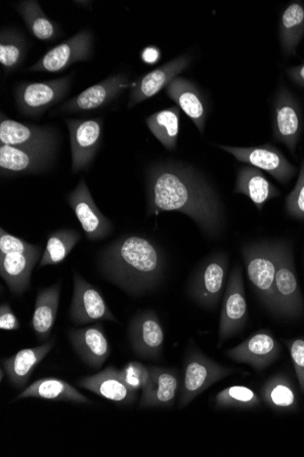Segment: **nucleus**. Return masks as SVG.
I'll return each mask as SVG.
<instances>
[{
    "instance_id": "2f4dec72",
    "label": "nucleus",
    "mask_w": 304,
    "mask_h": 457,
    "mask_svg": "<svg viewBox=\"0 0 304 457\" xmlns=\"http://www.w3.org/2000/svg\"><path fill=\"white\" fill-rule=\"evenodd\" d=\"M304 35V6L300 3L290 4L283 12L280 24V37L284 54L294 55Z\"/></svg>"
},
{
    "instance_id": "ea45409f",
    "label": "nucleus",
    "mask_w": 304,
    "mask_h": 457,
    "mask_svg": "<svg viewBox=\"0 0 304 457\" xmlns=\"http://www.w3.org/2000/svg\"><path fill=\"white\" fill-rule=\"evenodd\" d=\"M291 355L295 365L300 386L304 392V340H295L291 345Z\"/></svg>"
},
{
    "instance_id": "c9c22d12",
    "label": "nucleus",
    "mask_w": 304,
    "mask_h": 457,
    "mask_svg": "<svg viewBox=\"0 0 304 457\" xmlns=\"http://www.w3.org/2000/svg\"><path fill=\"white\" fill-rule=\"evenodd\" d=\"M123 382L136 392L143 391L150 378V370L141 362H128L119 370Z\"/></svg>"
},
{
    "instance_id": "412c9836",
    "label": "nucleus",
    "mask_w": 304,
    "mask_h": 457,
    "mask_svg": "<svg viewBox=\"0 0 304 457\" xmlns=\"http://www.w3.org/2000/svg\"><path fill=\"white\" fill-rule=\"evenodd\" d=\"M78 385L105 399L124 405L134 403L138 396L137 392L130 389L123 382L119 376V370L112 366L94 376L83 378Z\"/></svg>"
},
{
    "instance_id": "5701e85b",
    "label": "nucleus",
    "mask_w": 304,
    "mask_h": 457,
    "mask_svg": "<svg viewBox=\"0 0 304 457\" xmlns=\"http://www.w3.org/2000/svg\"><path fill=\"white\" fill-rule=\"evenodd\" d=\"M277 345L267 332L256 335L226 352L227 356L239 363L249 364L259 370L267 366L276 355Z\"/></svg>"
},
{
    "instance_id": "423d86ee",
    "label": "nucleus",
    "mask_w": 304,
    "mask_h": 457,
    "mask_svg": "<svg viewBox=\"0 0 304 457\" xmlns=\"http://www.w3.org/2000/svg\"><path fill=\"white\" fill-rule=\"evenodd\" d=\"M71 75L41 82H23L15 96L20 112L30 117H38L62 101L70 88Z\"/></svg>"
},
{
    "instance_id": "cd10ccee",
    "label": "nucleus",
    "mask_w": 304,
    "mask_h": 457,
    "mask_svg": "<svg viewBox=\"0 0 304 457\" xmlns=\"http://www.w3.org/2000/svg\"><path fill=\"white\" fill-rule=\"evenodd\" d=\"M234 192L248 196L259 212L268 200L280 195L279 190L267 179L263 172L252 165L240 170Z\"/></svg>"
},
{
    "instance_id": "4be33fe9",
    "label": "nucleus",
    "mask_w": 304,
    "mask_h": 457,
    "mask_svg": "<svg viewBox=\"0 0 304 457\" xmlns=\"http://www.w3.org/2000/svg\"><path fill=\"white\" fill-rule=\"evenodd\" d=\"M41 257V249L32 253H12L0 256V275L15 296L29 288L32 270Z\"/></svg>"
},
{
    "instance_id": "aec40b11",
    "label": "nucleus",
    "mask_w": 304,
    "mask_h": 457,
    "mask_svg": "<svg viewBox=\"0 0 304 457\" xmlns=\"http://www.w3.org/2000/svg\"><path fill=\"white\" fill-rule=\"evenodd\" d=\"M150 378L143 390L140 408L172 407L181 384L178 373L171 369L150 366Z\"/></svg>"
},
{
    "instance_id": "b1692460",
    "label": "nucleus",
    "mask_w": 304,
    "mask_h": 457,
    "mask_svg": "<svg viewBox=\"0 0 304 457\" xmlns=\"http://www.w3.org/2000/svg\"><path fill=\"white\" fill-rule=\"evenodd\" d=\"M275 296L279 312L291 315L300 310L301 303L297 278L289 251L283 245L275 275Z\"/></svg>"
},
{
    "instance_id": "4c0bfd02",
    "label": "nucleus",
    "mask_w": 304,
    "mask_h": 457,
    "mask_svg": "<svg viewBox=\"0 0 304 457\" xmlns=\"http://www.w3.org/2000/svg\"><path fill=\"white\" fill-rule=\"evenodd\" d=\"M286 211L290 216L304 220V159L296 186L286 198Z\"/></svg>"
},
{
    "instance_id": "6e6552de",
    "label": "nucleus",
    "mask_w": 304,
    "mask_h": 457,
    "mask_svg": "<svg viewBox=\"0 0 304 457\" xmlns=\"http://www.w3.org/2000/svg\"><path fill=\"white\" fill-rule=\"evenodd\" d=\"M94 56V34L84 29L51 49L29 71L60 72L75 62L90 61Z\"/></svg>"
},
{
    "instance_id": "1a4fd4ad",
    "label": "nucleus",
    "mask_w": 304,
    "mask_h": 457,
    "mask_svg": "<svg viewBox=\"0 0 304 457\" xmlns=\"http://www.w3.org/2000/svg\"><path fill=\"white\" fill-rule=\"evenodd\" d=\"M74 292L70 317L75 325L82 326L97 320L117 321L99 290L74 273Z\"/></svg>"
},
{
    "instance_id": "f257e3e1",
    "label": "nucleus",
    "mask_w": 304,
    "mask_h": 457,
    "mask_svg": "<svg viewBox=\"0 0 304 457\" xmlns=\"http://www.w3.org/2000/svg\"><path fill=\"white\" fill-rule=\"evenodd\" d=\"M149 213L178 212L189 218L209 237H218L225 227L222 202L191 166L166 162L148 171Z\"/></svg>"
},
{
    "instance_id": "c85d7f7f",
    "label": "nucleus",
    "mask_w": 304,
    "mask_h": 457,
    "mask_svg": "<svg viewBox=\"0 0 304 457\" xmlns=\"http://www.w3.org/2000/svg\"><path fill=\"white\" fill-rule=\"evenodd\" d=\"M37 398L51 401L72 402L93 404V402L81 395L67 382L58 378H45L36 381L17 397V399Z\"/></svg>"
},
{
    "instance_id": "2eb2a0df",
    "label": "nucleus",
    "mask_w": 304,
    "mask_h": 457,
    "mask_svg": "<svg viewBox=\"0 0 304 457\" xmlns=\"http://www.w3.org/2000/svg\"><path fill=\"white\" fill-rule=\"evenodd\" d=\"M128 339L135 353L143 359H158L162 351L164 334L154 312L136 316L128 325Z\"/></svg>"
},
{
    "instance_id": "37998d69",
    "label": "nucleus",
    "mask_w": 304,
    "mask_h": 457,
    "mask_svg": "<svg viewBox=\"0 0 304 457\" xmlns=\"http://www.w3.org/2000/svg\"><path fill=\"white\" fill-rule=\"evenodd\" d=\"M287 73L296 85L304 87V63L287 69Z\"/></svg>"
},
{
    "instance_id": "9d476101",
    "label": "nucleus",
    "mask_w": 304,
    "mask_h": 457,
    "mask_svg": "<svg viewBox=\"0 0 304 457\" xmlns=\"http://www.w3.org/2000/svg\"><path fill=\"white\" fill-rule=\"evenodd\" d=\"M218 146L233 154L238 161L268 172L281 184L286 185L296 174L294 166L272 145L255 147Z\"/></svg>"
},
{
    "instance_id": "a878e982",
    "label": "nucleus",
    "mask_w": 304,
    "mask_h": 457,
    "mask_svg": "<svg viewBox=\"0 0 304 457\" xmlns=\"http://www.w3.org/2000/svg\"><path fill=\"white\" fill-rule=\"evenodd\" d=\"M54 347V341H49L38 347L20 351L4 361L6 375L12 386L22 389L28 384L37 366Z\"/></svg>"
},
{
    "instance_id": "7ed1b4c3",
    "label": "nucleus",
    "mask_w": 304,
    "mask_h": 457,
    "mask_svg": "<svg viewBox=\"0 0 304 457\" xmlns=\"http://www.w3.org/2000/svg\"><path fill=\"white\" fill-rule=\"evenodd\" d=\"M281 244L254 243L242 249L248 278L260 301L269 309L279 312L275 296V275Z\"/></svg>"
},
{
    "instance_id": "f03ea898",
    "label": "nucleus",
    "mask_w": 304,
    "mask_h": 457,
    "mask_svg": "<svg viewBox=\"0 0 304 457\" xmlns=\"http://www.w3.org/2000/svg\"><path fill=\"white\" fill-rule=\"evenodd\" d=\"M99 267L106 279L130 296H141L157 287L164 272L160 249L149 239L129 236L105 247Z\"/></svg>"
},
{
    "instance_id": "a19ab883",
    "label": "nucleus",
    "mask_w": 304,
    "mask_h": 457,
    "mask_svg": "<svg viewBox=\"0 0 304 457\" xmlns=\"http://www.w3.org/2000/svg\"><path fill=\"white\" fill-rule=\"evenodd\" d=\"M21 323L9 303L0 306V328L5 330H17Z\"/></svg>"
},
{
    "instance_id": "dca6fc26",
    "label": "nucleus",
    "mask_w": 304,
    "mask_h": 457,
    "mask_svg": "<svg viewBox=\"0 0 304 457\" xmlns=\"http://www.w3.org/2000/svg\"><path fill=\"white\" fill-rule=\"evenodd\" d=\"M53 152L0 144V169L7 175L41 173L50 168Z\"/></svg>"
},
{
    "instance_id": "20e7f679",
    "label": "nucleus",
    "mask_w": 304,
    "mask_h": 457,
    "mask_svg": "<svg viewBox=\"0 0 304 457\" xmlns=\"http://www.w3.org/2000/svg\"><path fill=\"white\" fill-rule=\"evenodd\" d=\"M237 371L215 362L198 351L192 352L185 360L179 408L186 407L212 385L234 375Z\"/></svg>"
},
{
    "instance_id": "f8f14e48",
    "label": "nucleus",
    "mask_w": 304,
    "mask_h": 457,
    "mask_svg": "<svg viewBox=\"0 0 304 457\" xmlns=\"http://www.w3.org/2000/svg\"><path fill=\"white\" fill-rule=\"evenodd\" d=\"M68 203L79 221L86 237L101 240L112 231V224L98 209L88 186L81 180L70 193Z\"/></svg>"
},
{
    "instance_id": "39448f33",
    "label": "nucleus",
    "mask_w": 304,
    "mask_h": 457,
    "mask_svg": "<svg viewBox=\"0 0 304 457\" xmlns=\"http://www.w3.org/2000/svg\"><path fill=\"white\" fill-rule=\"evenodd\" d=\"M227 268L228 258L225 253L215 254L207 259L191 280V298L205 309H215L223 295Z\"/></svg>"
},
{
    "instance_id": "a211bd4d",
    "label": "nucleus",
    "mask_w": 304,
    "mask_h": 457,
    "mask_svg": "<svg viewBox=\"0 0 304 457\" xmlns=\"http://www.w3.org/2000/svg\"><path fill=\"white\" fill-rule=\"evenodd\" d=\"M69 338L78 357L89 367L102 368L111 353L110 345L101 323L69 331Z\"/></svg>"
},
{
    "instance_id": "79ce46f5",
    "label": "nucleus",
    "mask_w": 304,
    "mask_h": 457,
    "mask_svg": "<svg viewBox=\"0 0 304 457\" xmlns=\"http://www.w3.org/2000/svg\"><path fill=\"white\" fill-rule=\"evenodd\" d=\"M142 59L147 64H154L160 59V52L155 46H149L142 52Z\"/></svg>"
},
{
    "instance_id": "c756f323",
    "label": "nucleus",
    "mask_w": 304,
    "mask_h": 457,
    "mask_svg": "<svg viewBox=\"0 0 304 457\" xmlns=\"http://www.w3.org/2000/svg\"><path fill=\"white\" fill-rule=\"evenodd\" d=\"M147 126L162 145L176 150L180 132V110L177 106L157 112L147 118Z\"/></svg>"
},
{
    "instance_id": "473e14b6",
    "label": "nucleus",
    "mask_w": 304,
    "mask_h": 457,
    "mask_svg": "<svg viewBox=\"0 0 304 457\" xmlns=\"http://www.w3.org/2000/svg\"><path fill=\"white\" fill-rule=\"evenodd\" d=\"M27 50L24 36L19 31L4 28L0 32V64L6 73L15 71L23 62Z\"/></svg>"
},
{
    "instance_id": "393cba45",
    "label": "nucleus",
    "mask_w": 304,
    "mask_h": 457,
    "mask_svg": "<svg viewBox=\"0 0 304 457\" xmlns=\"http://www.w3.org/2000/svg\"><path fill=\"white\" fill-rule=\"evenodd\" d=\"M168 96L175 101L193 120L201 134L204 133L207 109L199 90L190 80L177 77L166 88Z\"/></svg>"
},
{
    "instance_id": "4468645a",
    "label": "nucleus",
    "mask_w": 304,
    "mask_h": 457,
    "mask_svg": "<svg viewBox=\"0 0 304 457\" xmlns=\"http://www.w3.org/2000/svg\"><path fill=\"white\" fill-rule=\"evenodd\" d=\"M129 87L126 75H112L65 103L58 112H89L104 107Z\"/></svg>"
},
{
    "instance_id": "58836bf2",
    "label": "nucleus",
    "mask_w": 304,
    "mask_h": 457,
    "mask_svg": "<svg viewBox=\"0 0 304 457\" xmlns=\"http://www.w3.org/2000/svg\"><path fill=\"white\" fill-rule=\"evenodd\" d=\"M40 246L28 243L0 229V256L12 253H32L40 251Z\"/></svg>"
},
{
    "instance_id": "bb28decb",
    "label": "nucleus",
    "mask_w": 304,
    "mask_h": 457,
    "mask_svg": "<svg viewBox=\"0 0 304 457\" xmlns=\"http://www.w3.org/2000/svg\"><path fill=\"white\" fill-rule=\"evenodd\" d=\"M61 298V284H55L38 293L32 318V328L39 342L46 341L57 319Z\"/></svg>"
},
{
    "instance_id": "9b49d317",
    "label": "nucleus",
    "mask_w": 304,
    "mask_h": 457,
    "mask_svg": "<svg viewBox=\"0 0 304 457\" xmlns=\"http://www.w3.org/2000/svg\"><path fill=\"white\" fill-rule=\"evenodd\" d=\"M247 314L242 270L241 267H236L231 275L224 298L219 328V347L241 331L246 323Z\"/></svg>"
},
{
    "instance_id": "f704fd0d",
    "label": "nucleus",
    "mask_w": 304,
    "mask_h": 457,
    "mask_svg": "<svg viewBox=\"0 0 304 457\" xmlns=\"http://www.w3.org/2000/svg\"><path fill=\"white\" fill-rule=\"evenodd\" d=\"M218 408L252 409L259 405L255 392L245 386H231L224 389L214 398Z\"/></svg>"
},
{
    "instance_id": "6ab92c4d",
    "label": "nucleus",
    "mask_w": 304,
    "mask_h": 457,
    "mask_svg": "<svg viewBox=\"0 0 304 457\" xmlns=\"http://www.w3.org/2000/svg\"><path fill=\"white\" fill-rule=\"evenodd\" d=\"M191 63L189 55H182L142 77L130 94L128 107H134L154 97L185 71Z\"/></svg>"
},
{
    "instance_id": "ddd939ff",
    "label": "nucleus",
    "mask_w": 304,
    "mask_h": 457,
    "mask_svg": "<svg viewBox=\"0 0 304 457\" xmlns=\"http://www.w3.org/2000/svg\"><path fill=\"white\" fill-rule=\"evenodd\" d=\"M300 112L294 96L283 87L274 104V137L285 145L292 154L302 129Z\"/></svg>"
},
{
    "instance_id": "c03bdc74",
    "label": "nucleus",
    "mask_w": 304,
    "mask_h": 457,
    "mask_svg": "<svg viewBox=\"0 0 304 457\" xmlns=\"http://www.w3.org/2000/svg\"><path fill=\"white\" fill-rule=\"evenodd\" d=\"M0 375H2V377H0V378H2V381H3L4 378V369H2V373H0Z\"/></svg>"
},
{
    "instance_id": "72a5a7b5",
    "label": "nucleus",
    "mask_w": 304,
    "mask_h": 457,
    "mask_svg": "<svg viewBox=\"0 0 304 457\" xmlns=\"http://www.w3.org/2000/svg\"><path fill=\"white\" fill-rule=\"evenodd\" d=\"M80 238L81 235L73 229H62L51 234L39 266H53L63 262Z\"/></svg>"
},
{
    "instance_id": "7c9ffc66",
    "label": "nucleus",
    "mask_w": 304,
    "mask_h": 457,
    "mask_svg": "<svg viewBox=\"0 0 304 457\" xmlns=\"http://www.w3.org/2000/svg\"><path fill=\"white\" fill-rule=\"evenodd\" d=\"M17 10L28 29L37 39L54 41L61 34L60 27L42 11L35 0L21 2Z\"/></svg>"
},
{
    "instance_id": "e433bc0d",
    "label": "nucleus",
    "mask_w": 304,
    "mask_h": 457,
    "mask_svg": "<svg viewBox=\"0 0 304 457\" xmlns=\"http://www.w3.org/2000/svg\"><path fill=\"white\" fill-rule=\"evenodd\" d=\"M266 401L279 408H289L295 402L292 390L283 381H273L264 389Z\"/></svg>"
},
{
    "instance_id": "0eeeda50",
    "label": "nucleus",
    "mask_w": 304,
    "mask_h": 457,
    "mask_svg": "<svg viewBox=\"0 0 304 457\" xmlns=\"http://www.w3.org/2000/svg\"><path fill=\"white\" fill-rule=\"evenodd\" d=\"M70 131L72 172L78 173L89 168L94 161L103 136V120L94 119H67Z\"/></svg>"
},
{
    "instance_id": "f3484780",
    "label": "nucleus",
    "mask_w": 304,
    "mask_h": 457,
    "mask_svg": "<svg viewBox=\"0 0 304 457\" xmlns=\"http://www.w3.org/2000/svg\"><path fill=\"white\" fill-rule=\"evenodd\" d=\"M56 142V134L53 129L24 124L2 113L0 144L54 151Z\"/></svg>"
}]
</instances>
